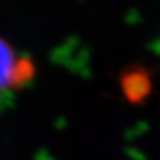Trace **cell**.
Returning <instances> with one entry per match:
<instances>
[{
    "label": "cell",
    "mask_w": 160,
    "mask_h": 160,
    "mask_svg": "<svg viewBox=\"0 0 160 160\" xmlns=\"http://www.w3.org/2000/svg\"><path fill=\"white\" fill-rule=\"evenodd\" d=\"M32 76V62L18 56L4 39L0 38V93L21 87Z\"/></svg>",
    "instance_id": "1"
},
{
    "label": "cell",
    "mask_w": 160,
    "mask_h": 160,
    "mask_svg": "<svg viewBox=\"0 0 160 160\" xmlns=\"http://www.w3.org/2000/svg\"><path fill=\"white\" fill-rule=\"evenodd\" d=\"M122 91L132 102L146 98L150 93V78L143 68H132L124 72L121 78Z\"/></svg>",
    "instance_id": "2"
}]
</instances>
